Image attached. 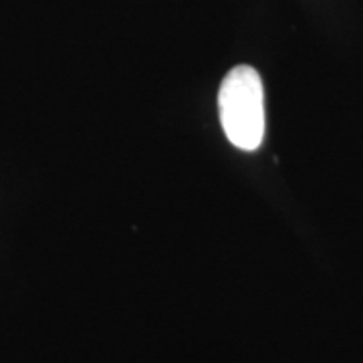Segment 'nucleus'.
I'll return each mask as SVG.
<instances>
[{
	"label": "nucleus",
	"mask_w": 363,
	"mask_h": 363,
	"mask_svg": "<svg viewBox=\"0 0 363 363\" xmlns=\"http://www.w3.org/2000/svg\"><path fill=\"white\" fill-rule=\"evenodd\" d=\"M218 113L228 142L242 152H257L264 140V87L259 71L238 65L222 79Z\"/></svg>",
	"instance_id": "obj_1"
}]
</instances>
